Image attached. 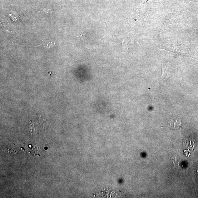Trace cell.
Returning a JSON list of instances; mask_svg holds the SVG:
<instances>
[{
  "label": "cell",
  "instance_id": "6da1fadb",
  "mask_svg": "<svg viewBox=\"0 0 198 198\" xmlns=\"http://www.w3.org/2000/svg\"><path fill=\"white\" fill-rule=\"evenodd\" d=\"M181 122L176 120L171 119L168 123L169 127L174 129H180L181 128Z\"/></svg>",
  "mask_w": 198,
  "mask_h": 198
},
{
  "label": "cell",
  "instance_id": "7a4b0ae2",
  "mask_svg": "<svg viewBox=\"0 0 198 198\" xmlns=\"http://www.w3.org/2000/svg\"><path fill=\"white\" fill-rule=\"evenodd\" d=\"M77 37L80 39L84 40L86 37L85 33L82 31H79L77 33Z\"/></svg>",
  "mask_w": 198,
  "mask_h": 198
},
{
  "label": "cell",
  "instance_id": "3957f363",
  "mask_svg": "<svg viewBox=\"0 0 198 198\" xmlns=\"http://www.w3.org/2000/svg\"><path fill=\"white\" fill-rule=\"evenodd\" d=\"M43 12L46 14H52V10L51 9H50L49 8H46V9L45 8L43 10Z\"/></svg>",
  "mask_w": 198,
  "mask_h": 198
},
{
  "label": "cell",
  "instance_id": "277c9868",
  "mask_svg": "<svg viewBox=\"0 0 198 198\" xmlns=\"http://www.w3.org/2000/svg\"><path fill=\"white\" fill-rule=\"evenodd\" d=\"M46 44L47 46L49 47V46H54L55 45V43L52 41H48L47 42H46Z\"/></svg>",
  "mask_w": 198,
  "mask_h": 198
},
{
  "label": "cell",
  "instance_id": "5b68a950",
  "mask_svg": "<svg viewBox=\"0 0 198 198\" xmlns=\"http://www.w3.org/2000/svg\"><path fill=\"white\" fill-rule=\"evenodd\" d=\"M195 174H196V176L197 177V179L198 181V169L195 172Z\"/></svg>",
  "mask_w": 198,
  "mask_h": 198
}]
</instances>
